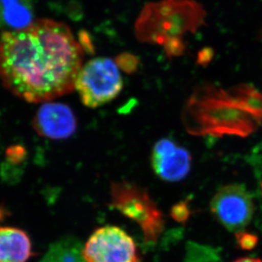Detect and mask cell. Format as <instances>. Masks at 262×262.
Wrapping results in <instances>:
<instances>
[{"label": "cell", "mask_w": 262, "mask_h": 262, "mask_svg": "<svg viewBox=\"0 0 262 262\" xmlns=\"http://www.w3.org/2000/svg\"><path fill=\"white\" fill-rule=\"evenodd\" d=\"M162 47L166 56L170 59L180 57L184 55L187 49L183 37H177V38L169 40Z\"/></svg>", "instance_id": "15"}, {"label": "cell", "mask_w": 262, "mask_h": 262, "mask_svg": "<svg viewBox=\"0 0 262 262\" xmlns=\"http://www.w3.org/2000/svg\"><path fill=\"white\" fill-rule=\"evenodd\" d=\"M78 240L67 237L55 243L39 262H86Z\"/></svg>", "instance_id": "13"}, {"label": "cell", "mask_w": 262, "mask_h": 262, "mask_svg": "<svg viewBox=\"0 0 262 262\" xmlns=\"http://www.w3.org/2000/svg\"><path fill=\"white\" fill-rule=\"evenodd\" d=\"M32 255V241L25 231L0 227V262H28Z\"/></svg>", "instance_id": "10"}, {"label": "cell", "mask_w": 262, "mask_h": 262, "mask_svg": "<svg viewBox=\"0 0 262 262\" xmlns=\"http://www.w3.org/2000/svg\"><path fill=\"white\" fill-rule=\"evenodd\" d=\"M206 11L195 0H160L144 5L135 23L137 39L163 46L169 40L195 33L205 25Z\"/></svg>", "instance_id": "3"}, {"label": "cell", "mask_w": 262, "mask_h": 262, "mask_svg": "<svg viewBox=\"0 0 262 262\" xmlns=\"http://www.w3.org/2000/svg\"><path fill=\"white\" fill-rule=\"evenodd\" d=\"M191 210L188 201L174 205L171 210V217L179 223H186L190 216Z\"/></svg>", "instance_id": "17"}, {"label": "cell", "mask_w": 262, "mask_h": 262, "mask_svg": "<svg viewBox=\"0 0 262 262\" xmlns=\"http://www.w3.org/2000/svg\"><path fill=\"white\" fill-rule=\"evenodd\" d=\"M215 56V51L212 48L205 47L200 50L197 55L196 62L199 66L202 67H207L212 61L213 58Z\"/></svg>", "instance_id": "19"}, {"label": "cell", "mask_w": 262, "mask_h": 262, "mask_svg": "<svg viewBox=\"0 0 262 262\" xmlns=\"http://www.w3.org/2000/svg\"><path fill=\"white\" fill-rule=\"evenodd\" d=\"M260 188H261V192H262V183H260Z\"/></svg>", "instance_id": "24"}, {"label": "cell", "mask_w": 262, "mask_h": 262, "mask_svg": "<svg viewBox=\"0 0 262 262\" xmlns=\"http://www.w3.org/2000/svg\"><path fill=\"white\" fill-rule=\"evenodd\" d=\"M10 215V211L5 205L0 204V223H3L6 218Z\"/></svg>", "instance_id": "22"}, {"label": "cell", "mask_w": 262, "mask_h": 262, "mask_svg": "<svg viewBox=\"0 0 262 262\" xmlns=\"http://www.w3.org/2000/svg\"><path fill=\"white\" fill-rule=\"evenodd\" d=\"M183 126L193 136H250L257 129L252 116L237 105L228 91L205 82L184 104Z\"/></svg>", "instance_id": "2"}, {"label": "cell", "mask_w": 262, "mask_h": 262, "mask_svg": "<svg viewBox=\"0 0 262 262\" xmlns=\"http://www.w3.org/2000/svg\"><path fill=\"white\" fill-rule=\"evenodd\" d=\"M233 262H262V260L258 258L243 257L234 260Z\"/></svg>", "instance_id": "23"}, {"label": "cell", "mask_w": 262, "mask_h": 262, "mask_svg": "<svg viewBox=\"0 0 262 262\" xmlns=\"http://www.w3.org/2000/svg\"><path fill=\"white\" fill-rule=\"evenodd\" d=\"M151 166L154 172L165 182H180L188 175L192 156L187 148L171 139H161L152 149Z\"/></svg>", "instance_id": "8"}, {"label": "cell", "mask_w": 262, "mask_h": 262, "mask_svg": "<svg viewBox=\"0 0 262 262\" xmlns=\"http://www.w3.org/2000/svg\"><path fill=\"white\" fill-rule=\"evenodd\" d=\"M210 210L226 229L237 233L250 224L255 206L252 197L244 186L231 184L216 192L210 202Z\"/></svg>", "instance_id": "7"}, {"label": "cell", "mask_w": 262, "mask_h": 262, "mask_svg": "<svg viewBox=\"0 0 262 262\" xmlns=\"http://www.w3.org/2000/svg\"><path fill=\"white\" fill-rule=\"evenodd\" d=\"M39 136L55 140L69 139L77 130V121L68 105L61 103H45L37 110L32 121Z\"/></svg>", "instance_id": "9"}, {"label": "cell", "mask_w": 262, "mask_h": 262, "mask_svg": "<svg viewBox=\"0 0 262 262\" xmlns=\"http://www.w3.org/2000/svg\"><path fill=\"white\" fill-rule=\"evenodd\" d=\"M115 62L119 68H121L124 72L128 74H133L139 68V58L129 53H123L118 55Z\"/></svg>", "instance_id": "16"}, {"label": "cell", "mask_w": 262, "mask_h": 262, "mask_svg": "<svg viewBox=\"0 0 262 262\" xmlns=\"http://www.w3.org/2000/svg\"><path fill=\"white\" fill-rule=\"evenodd\" d=\"M78 42H79L80 45L82 46L83 51H87L90 55L94 54V45H93L90 36L87 32H85V31L80 32L79 41Z\"/></svg>", "instance_id": "21"}, {"label": "cell", "mask_w": 262, "mask_h": 262, "mask_svg": "<svg viewBox=\"0 0 262 262\" xmlns=\"http://www.w3.org/2000/svg\"><path fill=\"white\" fill-rule=\"evenodd\" d=\"M86 262H139L136 243L116 226H104L94 231L82 247Z\"/></svg>", "instance_id": "6"}, {"label": "cell", "mask_w": 262, "mask_h": 262, "mask_svg": "<svg viewBox=\"0 0 262 262\" xmlns=\"http://www.w3.org/2000/svg\"><path fill=\"white\" fill-rule=\"evenodd\" d=\"M83 54L64 23L35 20L0 36V80L25 101H50L74 90Z\"/></svg>", "instance_id": "1"}, {"label": "cell", "mask_w": 262, "mask_h": 262, "mask_svg": "<svg viewBox=\"0 0 262 262\" xmlns=\"http://www.w3.org/2000/svg\"><path fill=\"white\" fill-rule=\"evenodd\" d=\"M228 92L233 101L262 126V92L247 83L237 85Z\"/></svg>", "instance_id": "12"}, {"label": "cell", "mask_w": 262, "mask_h": 262, "mask_svg": "<svg viewBox=\"0 0 262 262\" xmlns=\"http://www.w3.org/2000/svg\"><path fill=\"white\" fill-rule=\"evenodd\" d=\"M34 21L32 0H0V28L4 32L25 29Z\"/></svg>", "instance_id": "11"}, {"label": "cell", "mask_w": 262, "mask_h": 262, "mask_svg": "<svg viewBox=\"0 0 262 262\" xmlns=\"http://www.w3.org/2000/svg\"><path fill=\"white\" fill-rule=\"evenodd\" d=\"M237 243L242 250H251L257 245L258 237L253 233L240 232L236 233Z\"/></svg>", "instance_id": "18"}, {"label": "cell", "mask_w": 262, "mask_h": 262, "mask_svg": "<svg viewBox=\"0 0 262 262\" xmlns=\"http://www.w3.org/2000/svg\"><path fill=\"white\" fill-rule=\"evenodd\" d=\"M251 161L257 171L258 175L262 174V143L255 147L251 155Z\"/></svg>", "instance_id": "20"}, {"label": "cell", "mask_w": 262, "mask_h": 262, "mask_svg": "<svg viewBox=\"0 0 262 262\" xmlns=\"http://www.w3.org/2000/svg\"><path fill=\"white\" fill-rule=\"evenodd\" d=\"M110 194L112 207L140 227L146 242L156 243L159 239L165 220L148 191L135 183L120 181L112 183Z\"/></svg>", "instance_id": "4"}, {"label": "cell", "mask_w": 262, "mask_h": 262, "mask_svg": "<svg viewBox=\"0 0 262 262\" xmlns=\"http://www.w3.org/2000/svg\"><path fill=\"white\" fill-rule=\"evenodd\" d=\"M5 156H6L7 163L18 167L20 165L26 162L28 152H27V148L23 145L15 144V145L10 146L6 149Z\"/></svg>", "instance_id": "14"}, {"label": "cell", "mask_w": 262, "mask_h": 262, "mask_svg": "<svg viewBox=\"0 0 262 262\" xmlns=\"http://www.w3.org/2000/svg\"><path fill=\"white\" fill-rule=\"evenodd\" d=\"M123 81L116 62L109 58H96L82 66L75 89L85 106L97 108L118 96Z\"/></svg>", "instance_id": "5"}]
</instances>
